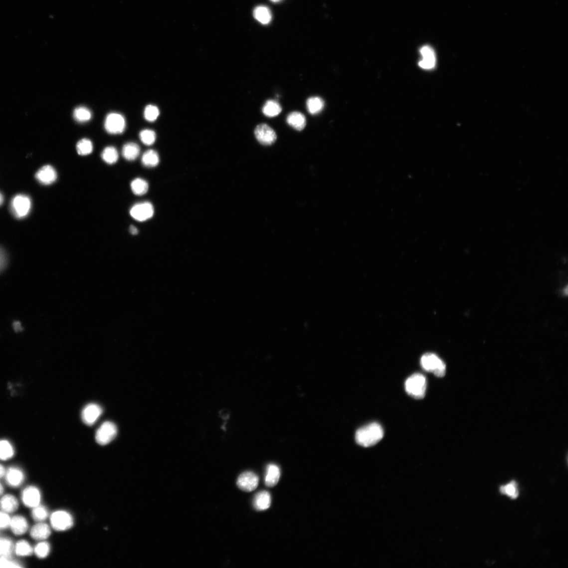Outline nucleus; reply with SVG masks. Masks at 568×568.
<instances>
[{"instance_id": "f257e3e1", "label": "nucleus", "mask_w": 568, "mask_h": 568, "mask_svg": "<svg viewBox=\"0 0 568 568\" xmlns=\"http://www.w3.org/2000/svg\"><path fill=\"white\" fill-rule=\"evenodd\" d=\"M383 435L381 425L379 423L373 422L358 429L356 432L355 440L360 446L369 447L377 444Z\"/></svg>"}, {"instance_id": "f03ea898", "label": "nucleus", "mask_w": 568, "mask_h": 568, "mask_svg": "<svg viewBox=\"0 0 568 568\" xmlns=\"http://www.w3.org/2000/svg\"><path fill=\"white\" fill-rule=\"evenodd\" d=\"M427 387L426 378L421 374L411 375L405 382V389L409 396L416 399L424 398Z\"/></svg>"}, {"instance_id": "7ed1b4c3", "label": "nucleus", "mask_w": 568, "mask_h": 568, "mask_svg": "<svg viewBox=\"0 0 568 568\" xmlns=\"http://www.w3.org/2000/svg\"><path fill=\"white\" fill-rule=\"evenodd\" d=\"M421 366L425 371L434 373L438 378L444 377L446 374V364L435 354L423 355L421 359Z\"/></svg>"}, {"instance_id": "20e7f679", "label": "nucleus", "mask_w": 568, "mask_h": 568, "mask_svg": "<svg viewBox=\"0 0 568 568\" xmlns=\"http://www.w3.org/2000/svg\"><path fill=\"white\" fill-rule=\"evenodd\" d=\"M32 207L31 198L25 194H17L12 199L10 209L13 216L23 219L29 214Z\"/></svg>"}, {"instance_id": "39448f33", "label": "nucleus", "mask_w": 568, "mask_h": 568, "mask_svg": "<svg viewBox=\"0 0 568 568\" xmlns=\"http://www.w3.org/2000/svg\"><path fill=\"white\" fill-rule=\"evenodd\" d=\"M117 434V426L112 422L106 421L96 431L95 439L99 444L104 446L109 444L116 437Z\"/></svg>"}, {"instance_id": "423d86ee", "label": "nucleus", "mask_w": 568, "mask_h": 568, "mask_svg": "<svg viewBox=\"0 0 568 568\" xmlns=\"http://www.w3.org/2000/svg\"><path fill=\"white\" fill-rule=\"evenodd\" d=\"M50 522L52 527L58 532L69 530L73 525L72 516L62 510L54 512L51 516Z\"/></svg>"}, {"instance_id": "0eeeda50", "label": "nucleus", "mask_w": 568, "mask_h": 568, "mask_svg": "<svg viewBox=\"0 0 568 568\" xmlns=\"http://www.w3.org/2000/svg\"><path fill=\"white\" fill-rule=\"evenodd\" d=\"M104 127L106 131L110 134H121L126 129V120L119 113H111L106 118Z\"/></svg>"}, {"instance_id": "6e6552de", "label": "nucleus", "mask_w": 568, "mask_h": 568, "mask_svg": "<svg viewBox=\"0 0 568 568\" xmlns=\"http://www.w3.org/2000/svg\"><path fill=\"white\" fill-rule=\"evenodd\" d=\"M130 212L133 218L142 222L153 217L155 209L150 202L146 201L135 204L131 208Z\"/></svg>"}, {"instance_id": "1a4fd4ad", "label": "nucleus", "mask_w": 568, "mask_h": 568, "mask_svg": "<svg viewBox=\"0 0 568 568\" xmlns=\"http://www.w3.org/2000/svg\"><path fill=\"white\" fill-rule=\"evenodd\" d=\"M255 136L258 141L264 146H271L277 139L274 130L266 124H261L257 126L254 131Z\"/></svg>"}, {"instance_id": "9d476101", "label": "nucleus", "mask_w": 568, "mask_h": 568, "mask_svg": "<svg viewBox=\"0 0 568 568\" xmlns=\"http://www.w3.org/2000/svg\"><path fill=\"white\" fill-rule=\"evenodd\" d=\"M258 483V476L251 471H247L240 475L237 481L238 488L246 492H251L255 490Z\"/></svg>"}, {"instance_id": "9b49d317", "label": "nucleus", "mask_w": 568, "mask_h": 568, "mask_svg": "<svg viewBox=\"0 0 568 568\" xmlns=\"http://www.w3.org/2000/svg\"><path fill=\"white\" fill-rule=\"evenodd\" d=\"M22 500L24 505L28 508H34L40 505L41 495L39 489L30 486L26 487L22 493Z\"/></svg>"}, {"instance_id": "f8f14e48", "label": "nucleus", "mask_w": 568, "mask_h": 568, "mask_svg": "<svg viewBox=\"0 0 568 568\" xmlns=\"http://www.w3.org/2000/svg\"><path fill=\"white\" fill-rule=\"evenodd\" d=\"M102 412V408L98 404L90 403L83 409L82 412V419L86 425H93L100 418Z\"/></svg>"}, {"instance_id": "ddd939ff", "label": "nucleus", "mask_w": 568, "mask_h": 568, "mask_svg": "<svg viewBox=\"0 0 568 568\" xmlns=\"http://www.w3.org/2000/svg\"><path fill=\"white\" fill-rule=\"evenodd\" d=\"M36 180L44 186H50L54 184L57 178L55 169L50 165L44 166L36 173Z\"/></svg>"}, {"instance_id": "4468645a", "label": "nucleus", "mask_w": 568, "mask_h": 568, "mask_svg": "<svg viewBox=\"0 0 568 568\" xmlns=\"http://www.w3.org/2000/svg\"><path fill=\"white\" fill-rule=\"evenodd\" d=\"M420 53L422 59L419 62V65L421 68L425 70H430L435 67L436 63V55L434 51L429 46L421 47Z\"/></svg>"}, {"instance_id": "2eb2a0df", "label": "nucleus", "mask_w": 568, "mask_h": 568, "mask_svg": "<svg viewBox=\"0 0 568 568\" xmlns=\"http://www.w3.org/2000/svg\"><path fill=\"white\" fill-rule=\"evenodd\" d=\"M4 476L7 485L13 488L21 485L25 479L23 471L17 467L9 468Z\"/></svg>"}, {"instance_id": "dca6fc26", "label": "nucleus", "mask_w": 568, "mask_h": 568, "mask_svg": "<svg viewBox=\"0 0 568 568\" xmlns=\"http://www.w3.org/2000/svg\"><path fill=\"white\" fill-rule=\"evenodd\" d=\"M9 527L15 535L21 536L27 531L28 524L26 518L22 516L16 515L11 519Z\"/></svg>"}, {"instance_id": "f3484780", "label": "nucleus", "mask_w": 568, "mask_h": 568, "mask_svg": "<svg viewBox=\"0 0 568 568\" xmlns=\"http://www.w3.org/2000/svg\"><path fill=\"white\" fill-rule=\"evenodd\" d=\"M51 534L50 526L42 522L38 523L33 526L30 531L31 537L36 541L45 540L50 536Z\"/></svg>"}, {"instance_id": "a211bd4d", "label": "nucleus", "mask_w": 568, "mask_h": 568, "mask_svg": "<svg viewBox=\"0 0 568 568\" xmlns=\"http://www.w3.org/2000/svg\"><path fill=\"white\" fill-rule=\"evenodd\" d=\"M281 476L280 468L275 465H268L266 468V473L265 477V485L269 487H272L277 485Z\"/></svg>"}, {"instance_id": "6ab92c4d", "label": "nucleus", "mask_w": 568, "mask_h": 568, "mask_svg": "<svg viewBox=\"0 0 568 568\" xmlns=\"http://www.w3.org/2000/svg\"><path fill=\"white\" fill-rule=\"evenodd\" d=\"M271 497L266 491H263L256 495L253 500L255 509L258 511H264L270 507Z\"/></svg>"}, {"instance_id": "aec40b11", "label": "nucleus", "mask_w": 568, "mask_h": 568, "mask_svg": "<svg viewBox=\"0 0 568 568\" xmlns=\"http://www.w3.org/2000/svg\"><path fill=\"white\" fill-rule=\"evenodd\" d=\"M287 122L292 128L297 131L303 130L306 125V120L304 115L299 112H293L289 114Z\"/></svg>"}, {"instance_id": "412c9836", "label": "nucleus", "mask_w": 568, "mask_h": 568, "mask_svg": "<svg viewBox=\"0 0 568 568\" xmlns=\"http://www.w3.org/2000/svg\"><path fill=\"white\" fill-rule=\"evenodd\" d=\"M18 507L17 500L15 496L12 495H4L0 499V509L6 513L9 514L15 512Z\"/></svg>"}, {"instance_id": "4be33fe9", "label": "nucleus", "mask_w": 568, "mask_h": 568, "mask_svg": "<svg viewBox=\"0 0 568 568\" xmlns=\"http://www.w3.org/2000/svg\"><path fill=\"white\" fill-rule=\"evenodd\" d=\"M253 15L257 21L264 25L268 24L272 19L270 9L264 5L256 7L253 11Z\"/></svg>"}, {"instance_id": "5701e85b", "label": "nucleus", "mask_w": 568, "mask_h": 568, "mask_svg": "<svg viewBox=\"0 0 568 568\" xmlns=\"http://www.w3.org/2000/svg\"><path fill=\"white\" fill-rule=\"evenodd\" d=\"M140 148L137 143H128L123 146L122 155L125 159L133 161L136 160L140 155Z\"/></svg>"}, {"instance_id": "b1692460", "label": "nucleus", "mask_w": 568, "mask_h": 568, "mask_svg": "<svg viewBox=\"0 0 568 568\" xmlns=\"http://www.w3.org/2000/svg\"><path fill=\"white\" fill-rule=\"evenodd\" d=\"M160 158L158 153L153 150H150L144 153L142 158V165L147 168H151L156 167L159 164Z\"/></svg>"}, {"instance_id": "393cba45", "label": "nucleus", "mask_w": 568, "mask_h": 568, "mask_svg": "<svg viewBox=\"0 0 568 568\" xmlns=\"http://www.w3.org/2000/svg\"><path fill=\"white\" fill-rule=\"evenodd\" d=\"M282 108L280 104L274 100L267 101L263 108V112L265 116L273 118L277 116L282 112Z\"/></svg>"}, {"instance_id": "a878e982", "label": "nucleus", "mask_w": 568, "mask_h": 568, "mask_svg": "<svg viewBox=\"0 0 568 568\" xmlns=\"http://www.w3.org/2000/svg\"><path fill=\"white\" fill-rule=\"evenodd\" d=\"M131 188L135 195L141 196L146 194L148 192L149 184L146 180L141 178H137L132 182Z\"/></svg>"}, {"instance_id": "bb28decb", "label": "nucleus", "mask_w": 568, "mask_h": 568, "mask_svg": "<svg viewBox=\"0 0 568 568\" xmlns=\"http://www.w3.org/2000/svg\"><path fill=\"white\" fill-rule=\"evenodd\" d=\"M307 108L310 114H319L324 108V101L320 97L310 98L307 101Z\"/></svg>"}, {"instance_id": "cd10ccee", "label": "nucleus", "mask_w": 568, "mask_h": 568, "mask_svg": "<svg viewBox=\"0 0 568 568\" xmlns=\"http://www.w3.org/2000/svg\"><path fill=\"white\" fill-rule=\"evenodd\" d=\"M14 552L18 556H29L33 554V549L27 541L21 540L17 542L14 546Z\"/></svg>"}, {"instance_id": "c85d7f7f", "label": "nucleus", "mask_w": 568, "mask_h": 568, "mask_svg": "<svg viewBox=\"0 0 568 568\" xmlns=\"http://www.w3.org/2000/svg\"><path fill=\"white\" fill-rule=\"evenodd\" d=\"M103 160L108 165H114L117 163L119 159V153L116 149L113 147L105 148L101 155Z\"/></svg>"}, {"instance_id": "c756f323", "label": "nucleus", "mask_w": 568, "mask_h": 568, "mask_svg": "<svg viewBox=\"0 0 568 568\" xmlns=\"http://www.w3.org/2000/svg\"><path fill=\"white\" fill-rule=\"evenodd\" d=\"M14 449L10 443L5 440H0V460H7L13 457Z\"/></svg>"}, {"instance_id": "7c9ffc66", "label": "nucleus", "mask_w": 568, "mask_h": 568, "mask_svg": "<svg viewBox=\"0 0 568 568\" xmlns=\"http://www.w3.org/2000/svg\"><path fill=\"white\" fill-rule=\"evenodd\" d=\"M73 117L77 122L84 123L91 120L92 113L87 108L79 107L74 110Z\"/></svg>"}, {"instance_id": "2f4dec72", "label": "nucleus", "mask_w": 568, "mask_h": 568, "mask_svg": "<svg viewBox=\"0 0 568 568\" xmlns=\"http://www.w3.org/2000/svg\"><path fill=\"white\" fill-rule=\"evenodd\" d=\"M93 150L92 142L89 139H83L76 144V151L80 156L90 155Z\"/></svg>"}, {"instance_id": "473e14b6", "label": "nucleus", "mask_w": 568, "mask_h": 568, "mask_svg": "<svg viewBox=\"0 0 568 568\" xmlns=\"http://www.w3.org/2000/svg\"><path fill=\"white\" fill-rule=\"evenodd\" d=\"M13 552L14 545L10 539L0 537V557L11 556Z\"/></svg>"}, {"instance_id": "72a5a7b5", "label": "nucleus", "mask_w": 568, "mask_h": 568, "mask_svg": "<svg viewBox=\"0 0 568 568\" xmlns=\"http://www.w3.org/2000/svg\"><path fill=\"white\" fill-rule=\"evenodd\" d=\"M51 551V547L49 543L42 542L37 544L33 549L35 555L40 559H44L49 555Z\"/></svg>"}, {"instance_id": "f704fd0d", "label": "nucleus", "mask_w": 568, "mask_h": 568, "mask_svg": "<svg viewBox=\"0 0 568 568\" xmlns=\"http://www.w3.org/2000/svg\"><path fill=\"white\" fill-rule=\"evenodd\" d=\"M49 515L47 509L42 505H38L33 508L32 517L35 521L40 523L43 522L47 519Z\"/></svg>"}, {"instance_id": "c9c22d12", "label": "nucleus", "mask_w": 568, "mask_h": 568, "mask_svg": "<svg viewBox=\"0 0 568 568\" xmlns=\"http://www.w3.org/2000/svg\"><path fill=\"white\" fill-rule=\"evenodd\" d=\"M500 491L502 494L506 495L512 499L517 498L519 495L518 485L515 481H512L511 483L505 486H502L500 488Z\"/></svg>"}, {"instance_id": "e433bc0d", "label": "nucleus", "mask_w": 568, "mask_h": 568, "mask_svg": "<svg viewBox=\"0 0 568 568\" xmlns=\"http://www.w3.org/2000/svg\"><path fill=\"white\" fill-rule=\"evenodd\" d=\"M140 138L143 143L146 146H150L155 143L157 137L155 131L146 129L140 132Z\"/></svg>"}, {"instance_id": "4c0bfd02", "label": "nucleus", "mask_w": 568, "mask_h": 568, "mask_svg": "<svg viewBox=\"0 0 568 568\" xmlns=\"http://www.w3.org/2000/svg\"><path fill=\"white\" fill-rule=\"evenodd\" d=\"M144 118L149 122L155 121L159 116L160 111L157 107L153 105H149L144 110Z\"/></svg>"}, {"instance_id": "58836bf2", "label": "nucleus", "mask_w": 568, "mask_h": 568, "mask_svg": "<svg viewBox=\"0 0 568 568\" xmlns=\"http://www.w3.org/2000/svg\"><path fill=\"white\" fill-rule=\"evenodd\" d=\"M21 564L11 559L9 557H0V568H22Z\"/></svg>"}, {"instance_id": "ea45409f", "label": "nucleus", "mask_w": 568, "mask_h": 568, "mask_svg": "<svg viewBox=\"0 0 568 568\" xmlns=\"http://www.w3.org/2000/svg\"><path fill=\"white\" fill-rule=\"evenodd\" d=\"M11 519L7 513L2 511V510L0 511V529H4L9 527Z\"/></svg>"}, {"instance_id": "a19ab883", "label": "nucleus", "mask_w": 568, "mask_h": 568, "mask_svg": "<svg viewBox=\"0 0 568 568\" xmlns=\"http://www.w3.org/2000/svg\"><path fill=\"white\" fill-rule=\"evenodd\" d=\"M7 262L6 255L4 249L0 247V271L4 269Z\"/></svg>"}, {"instance_id": "79ce46f5", "label": "nucleus", "mask_w": 568, "mask_h": 568, "mask_svg": "<svg viewBox=\"0 0 568 568\" xmlns=\"http://www.w3.org/2000/svg\"><path fill=\"white\" fill-rule=\"evenodd\" d=\"M129 230H130V233L133 235H136L139 233V230L137 229V228L136 226H134L133 225H131L130 227Z\"/></svg>"}, {"instance_id": "37998d69", "label": "nucleus", "mask_w": 568, "mask_h": 568, "mask_svg": "<svg viewBox=\"0 0 568 568\" xmlns=\"http://www.w3.org/2000/svg\"><path fill=\"white\" fill-rule=\"evenodd\" d=\"M5 473L6 470L4 467L2 465L0 464V478H1L5 476Z\"/></svg>"}, {"instance_id": "c03bdc74", "label": "nucleus", "mask_w": 568, "mask_h": 568, "mask_svg": "<svg viewBox=\"0 0 568 568\" xmlns=\"http://www.w3.org/2000/svg\"><path fill=\"white\" fill-rule=\"evenodd\" d=\"M14 327L15 330L17 332H18L19 331H21L22 327H21V324L20 323H18V322L15 323L14 324Z\"/></svg>"}, {"instance_id": "a18cd8bd", "label": "nucleus", "mask_w": 568, "mask_h": 568, "mask_svg": "<svg viewBox=\"0 0 568 568\" xmlns=\"http://www.w3.org/2000/svg\"><path fill=\"white\" fill-rule=\"evenodd\" d=\"M4 201V197L2 194L0 192V206L3 204Z\"/></svg>"}, {"instance_id": "49530a36", "label": "nucleus", "mask_w": 568, "mask_h": 568, "mask_svg": "<svg viewBox=\"0 0 568 568\" xmlns=\"http://www.w3.org/2000/svg\"><path fill=\"white\" fill-rule=\"evenodd\" d=\"M4 492V488L1 483H0V496H1Z\"/></svg>"}, {"instance_id": "de8ad7c7", "label": "nucleus", "mask_w": 568, "mask_h": 568, "mask_svg": "<svg viewBox=\"0 0 568 568\" xmlns=\"http://www.w3.org/2000/svg\"><path fill=\"white\" fill-rule=\"evenodd\" d=\"M271 1L274 3H277L281 1V0H270Z\"/></svg>"}]
</instances>
